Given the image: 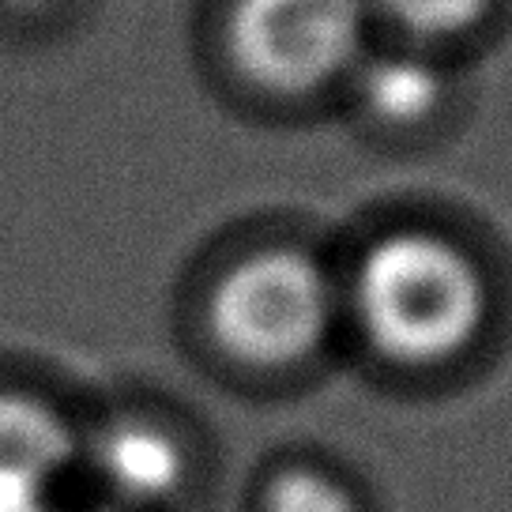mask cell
Returning <instances> with one entry per match:
<instances>
[{"label": "cell", "instance_id": "obj_1", "mask_svg": "<svg viewBox=\"0 0 512 512\" xmlns=\"http://www.w3.org/2000/svg\"><path fill=\"white\" fill-rule=\"evenodd\" d=\"M351 305L381 358L445 366L479 343L490 290L464 245L430 230H396L358 260Z\"/></svg>", "mask_w": 512, "mask_h": 512}, {"label": "cell", "instance_id": "obj_2", "mask_svg": "<svg viewBox=\"0 0 512 512\" xmlns=\"http://www.w3.org/2000/svg\"><path fill=\"white\" fill-rule=\"evenodd\" d=\"M211 336L249 366H294L324 347L336 320V287L317 256L260 249L238 260L211 294Z\"/></svg>", "mask_w": 512, "mask_h": 512}, {"label": "cell", "instance_id": "obj_3", "mask_svg": "<svg viewBox=\"0 0 512 512\" xmlns=\"http://www.w3.org/2000/svg\"><path fill=\"white\" fill-rule=\"evenodd\" d=\"M366 38V0H234L226 46L275 95H305L343 76Z\"/></svg>", "mask_w": 512, "mask_h": 512}, {"label": "cell", "instance_id": "obj_4", "mask_svg": "<svg viewBox=\"0 0 512 512\" xmlns=\"http://www.w3.org/2000/svg\"><path fill=\"white\" fill-rule=\"evenodd\" d=\"M80 464L106 490L113 509L147 512L166 505L185 479V452L174 437L140 418H117L80 445Z\"/></svg>", "mask_w": 512, "mask_h": 512}, {"label": "cell", "instance_id": "obj_5", "mask_svg": "<svg viewBox=\"0 0 512 512\" xmlns=\"http://www.w3.org/2000/svg\"><path fill=\"white\" fill-rule=\"evenodd\" d=\"M80 464V437L49 403L0 392V475L53 490Z\"/></svg>", "mask_w": 512, "mask_h": 512}, {"label": "cell", "instance_id": "obj_6", "mask_svg": "<svg viewBox=\"0 0 512 512\" xmlns=\"http://www.w3.org/2000/svg\"><path fill=\"white\" fill-rule=\"evenodd\" d=\"M358 98L384 125H418L441 106L445 76L422 53H381L362 68Z\"/></svg>", "mask_w": 512, "mask_h": 512}, {"label": "cell", "instance_id": "obj_7", "mask_svg": "<svg viewBox=\"0 0 512 512\" xmlns=\"http://www.w3.org/2000/svg\"><path fill=\"white\" fill-rule=\"evenodd\" d=\"M381 4L403 31L441 42V38H456L479 27L494 12L497 0H381Z\"/></svg>", "mask_w": 512, "mask_h": 512}, {"label": "cell", "instance_id": "obj_8", "mask_svg": "<svg viewBox=\"0 0 512 512\" xmlns=\"http://www.w3.org/2000/svg\"><path fill=\"white\" fill-rule=\"evenodd\" d=\"M264 512H358V501L332 475L313 467H290L268 486Z\"/></svg>", "mask_w": 512, "mask_h": 512}, {"label": "cell", "instance_id": "obj_9", "mask_svg": "<svg viewBox=\"0 0 512 512\" xmlns=\"http://www.w3.org/2000/svg\"><path fill=\"white\" fill-rule=\"evenodd\" d=\"M0 512H57L53 490L38 486V482L0 475Z\"/></svg>", "mask_w": 512, "mask_h": 512}, {"label": "cell", "instance_id": "obj_10", "mask_svg": "<svg viewBox=\"0 0 512 512\" xmlns=\"http://www.w3.org/2000/svg\"><path fill=\"white\" fill-rule=\"evenodd\" d=\"M8 4H16V8H46L53 0H8Z\"/></svg>", "mask_w": 512, "mask_h": 512}, {"label": "cell", "instance_id": "obj_11", "mask_svg": "<svg viewBox=\"0 0 512 512\" xmlns=\"http://www.w3.org/2000/svg\"><path fill=\"white\" fill-rule=\"evenodd\" d=\"M61 512V509H57ZM76 512H121V509H113V505H95V509H76Z\"/></svg>", "mask_w": 512, "mask_h": 512}]
</instances>
